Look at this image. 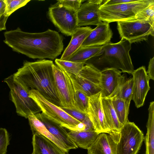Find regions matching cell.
<instances>
[{"label":"cell","instance_id":"3","mask_svg":"<svg viewBox=\"0 0 154 154\" xmlns=\"http://www.w3.org/2000/svg\"><path fill=\"white\" fill-rule=\"evenodd\" d=\"M131 44L125 39L116 43L111 42L103 45L100 52L88 60L85 64L91 65L100 71L113 68L132 74L134 70L129 54Z\"/></svg>","mask_w":154,"mask_h":154},{"label":"cell","instance_id":"8","mask_svg":"<svg viewBox=\"0 0 154 154\" xmlns=\"http://www.w3.org/2000/svg\"><path fill=\"white\" fill-rule=\"evenodd\" d=\"M48 15L53 24L63 34L71 36L79 27L77 12L56 3L49 8Z\"/></svg>","mask_w":154,"mask_h":154},{"label":"cell","instance_id":"5","mask_svg":"<svg viewBox=\"0 0 154 154\" xmlns=\"http://www.w3.org/2000/svg\"><path fill=\"white\" fill-rule=\"evenodd\" d=\"M154 0H139L117 5H101L99 11L102 21L109 23L133 19L136 15L152 3Z\"/></svg>","mask_w":154,"mask_h":154},{"label":"cell","instance_id":"38","mask_svg":"<svg viewBox=\"0 0 154 154\" xmlns=\"http://www.w3.org/2000/svg\"><path fill=\"white\" fill-rule=\"evenodd\" d=\"M32 154H33L32 153Z\"/></svg>","mask_w":154,"mask_h":154},{"label":"cell","instance_id":"21","mask_svg":"<svg viewBox=\"0 0 154 154\" xmlns=\"http://www.w3.org/2000/svg\"><path fill=\"white\" fill-rule=\"evenodd\" d=\"M102 103L106 120L111 130L112 136L117 142L123 126L118 120L112 106L111 99L102 97Z\"/></svg>","mask_w":154,"mask_h":154},{"label":"cell","instance_id":"20","mask_svg":"<svg viewBox=\"0 0 154 154\" xmlns=\"http://www.w3.org/2000/svg\"><path fill=\"white\" fill-rule=\"evenodd\" d=\"M93 30L89 26L78 27L71 35L70 41L60 59L67 60L81 46Z\"/></svg>","mask_w":154,"mask_h":154},{"label":"cell","instance_id":"30","mask_svg":"<svg viewBox=\"0 0 154 154\" xmlns=\"http://www.w3.org/2000/svg\"><path fill=\"white\" fill-rule=\"evenodd\" d=\"M131 20L145 21L154 27V2L137 14Z\"/></svg>","mask_w":154,"mask_h":154},{"label":"cell","instance_id":"31","mask_svg":"<svg viewBox=\"0 0 154 154\" xmlns=\"http://www.w3.org/2000/svg\"><path fill=\"white\" fill-rule=\"evenodd\" d=\"M5 5V15L8 17L18 9L25 6L30 0H3Z\"/></svg>","mask_w":154,"mask_h":154},{"label":"cell","instance_id":"35","mask_svg":"<svg viewBox=\"0 0 154 154\" xmlns=\"http://www.w3.org/2000/svg\"><path fill=\"white\" fill-rule=\"evenodd\" d=\"M5 5L3 0H0V31L6 29L5 24L8 17L5 16Z\"/></svg>","mask_w":154,"mask_h":154},{"label":"cell","instance_id":"10","mask_svg":"<svg viewBox=\"0 0 154 154\" xmlns=\"http://www.w3.org/2000/svg\"><path fill=\"white\" fill-rule=\"evenodd\" d=\"M66 74L70 77L73 86L80 89L89 97L101 92V71L93 66L85 64L77 75Z\"/></svg>","mask_w":154,"mask_h":154},{"label":"cell","instance_id":"16","mask_svg":"<svg viewBox=\"0 0 154 154\" xmlns=\"http://www.w3.org/2000/svg\"><path fill=\"white\" fill-rule=\"evenodd\" d=\"M35 115L49 132L63 143L68 150L78 148L64 128L60 126L58 123L48 119L42 113H37Z\"/></svg>","mask_w":154,"mask_h":154},{"label":"cell","instance_id":"25","mask_svg":"<svg viewBox=\"0 0 154 154\" xmlns=\"http://www.w3.org/2000/svg\"><path fill=\"white\" fill-rule=\"evenodd\" d=\"M103 46H81L67 61L85 63L88 59L97 55Z\"/></svg>","mask_w":154,"mask_h":154},{"label":"cell","instance_id":"11","mask_svg":"<svg viewBox=\"0 0 154 154\" xmlns=\"http://www.w3.org/2000/svg\"><path fill=\"white\" fill-rule=\"evenodd\" d=\"M53 75L61 107L76 109L74 90L69 75L57 65H53Z\"/></svg>","mask_w":154,"mask_h":154},{"label":"cell","instance_id":"34","mask_svg":"<svg viewBox=\"0 0 154 154\" xmlns=\"http://www.w3.org/2000/svg\"><path fill=\"white\" fill-rule=\"evenodd\" d=\"M61 108L67 113L81 123H82L88 116L87 113L82 112L75 109Z\"/></svg>","mask_w":154,"mask_h":154},{"label":"cell","instance_id":"36","mask_svg":"<svg viewBox=\"0 0 154 154\" xmlns=\"http://www.w3.org/2000/svg\"><path fill=\"white\" fill-rule=\"evenodd\" d=\"M146 73L149 79L154 80V57L150 59Z\"/></svg>","mask_w":154,"mask_h":154},{"label":"cell","instance_id":"2","mask_svg":"<svg viewBox=\"0 0 154 154\" xmlns=\"http://www.w3.org/2000/svg\"><path fill=\"white\" fill-rule=\"evenodd\" d=\"M52 61L38 60L26 61L13 75L14 78L27 90L38 91L46 100L60 106L53 75Z\"/></svg>","mask_w":154,"mask_h":154},{"label":"cell","instance_id":"4","mask_svg":"<svg viewBox=\"0 0 154 154\" xmlns=\"http://www.w3.org/2000/svg\"><path fill=\"white\" fill-rule=\"evenodd\" d=\"M29 97L40 108L42 113L47 118L69 131H84L85 125L67 113L60 107L45 99L37 90L29 91Z\"/></svg>","mask_w":154,"mask_h":154},{"label":"cell","instance_id":"22","mask_svg":"<svg viewBox=\"0 0 154 154\" xmlns=\"http://www.w3.org/2000/svg\"><path fill=\"white\" fill-rule=\"evenodd\" d=\"M70 137L78 147L87 149L94 142L99 134L93 131H69Z\"/></svg>","mask_w":154,"mask_h":154},{"label":"cell","instance_id":"12","mask_svg":"<svg viewBox=\"0 0 154 154\" xmlns=\"http://www.w3.org/2000/svg\"><path fill=\"white\" fill-rule=\"evenodd\" d=\"M87 114L96 132L98 134L105 133L112 136L111 130L105 118L101 92L89 97Z\"/></svg>","mask_w":154,"mask_h":154},{"label":"cell","instance_id":"26","mask_svg":"<svg viewBox=\"0 0 154 154\" xmlns=\"http://www.w3.org/2000/svg\"><path fill=\"white\" fill-rule=\"evenodd\" d=\"M112 102L118 120L123 126L128 121L129 112L127 110L124 101L118 96L112 98Z\"/></svg>","mask_w":154,"mask_h":154},{"label":"cell","instance_id":"27","mask_svg":"<svg viewBox=\"0 0 154 154\" xmlns=\"http://www.w3.org/2000/svg\"><path fill=\"white\" fill-rule=\"evenodd\" d=\"M55 62L57 66L67 74L78 75L84 66V63L73 62L56 59Z\"/></svg>","mask_w":154,"mask_h":154},{"label":"cell","instance_id":"17","mask_svg":"<svg viewBox=\"0 0 154 154\" xmlns=\"http://www.w3.org/2000/svg\"><path fill=\"white\" fill-rule=\"evenodd\" d=\"M113 35L109 23L102 22L91 32L81 46H100L111 42Z\"/></svg>","mask_w":154,"mask_h":154},{"label":"cell","instance_id":"29","mask_svg":"<svg viewBox=\"0 0 154 154\" xmlns=\"http://www.w3.org/2000/svg\"><path fill=\"white\" fill-rule=\"evenodd\" d=\"M73 88L76 109L82 112L87 113L89 97L80 89L74 87Z\"/></svg>","mask_w":154,"mask_h":154},{"label":"cell","instance_id":"1","mask_svg":"<svg viewBox=\"0 0 154 154\" xmlns=\"http://www.w3.org/2000/svg\"><path fill=\"white\" fill-rule=\"evenodd\" d=\"M4 43L13 51L30 58L54 60L63 50V38L50 29L40 33L23 32L19 27L4 33Z\"/></svg>","mask_w":154,"mask_h":154},{"label":"cell","instance_id":"15","mask_svg":"<svg viewBox=\"0 0 154 154\" xmlns=\"http://www.w3.org/2000/svg\"><path fill=\"white\" fill-rule=\"evenodd\" d=\"M103 2V0H89L82 4L77 12L79 27L89 25L97 26L102 22L99 11Z\"/></svg>","mask_w":154,"mask_h":154},{"label":"cell","instance_id":"7","mask_svg":"<svg viewBox=\"0 0 154 154\" xmlns=\"http://www.w3.org/2000/svg\"><path fill=\"white\" fill-rule=\"evenodd\" d=\"M144 136L134 122L129 121L121 128L116 145V154H137Z\"/></svg>","mask_w":154,"mask_h":154},{"label":"cell","instance_id":"6","mask_svg":"<svg viewBox=\"0 0 154 154\" xmlns=\"http://www.w3.org/2000/svg\"><path fill=\"white\" fill-rule=\"evenodd\" d=\"M4 82L10 90V99L14 103L18 115L28 119L30 115L41 112L37 104L29 97V91L14 78L13 74L5 79Z\"/></svg>","mask_w":154,"mask_h":154},{"label":"cell","instance_id":"18","mask_svg":"<svg viewBox=\"0 0 154 154\" xmlns=\"http://www.w3.org/2000/svg\"><path fill=\"white\" fill-rule=\"evenodd\" d=\"M32 143L33 154H69V151L62 149L40 134L33 135Z\"/></svg>","mask_w":154,"mask_h":154},{"label":"cell","instance_id":"32","mask_svg":"<svg viewBox=\"0 0 154 154\" xmlns=\"http://www.w3.org/2000/svg\"><path fill=\"white\" fill-rule=\"evenodd\" d=\"M10 144L9 135L5 128H0V154H6Z\"/></svg>","mask_w":154,"mask_h":154},{"label":"cell","instance_id":"33","mask_svg":"<svg viewBox=\"0 0 154 154\" xmlns=\"http://www.w3.org/2000/svg\"><path fill=\"white\" fill-rule=\"evenodd\" d=\"M84 1L82 0H59L57 1L56 4L73 9L77 12L80 8L82 2Z\"/></svg>","mask_w":154,"mask_h":154},{"label":"cell","instance_id":"9","mask_svg":"<svg viewBox=\"0 0 154 154\" xmlns=\"http://www.w3.org/2000/svg\"><path fill=\"white\" fill-rule=\"evenodd\" d=\"M117 24L121 39L131 44L146 41L149 35L154 36V27L146 22L131 19L117 22Z\"/></svg>","mask_w":154,"mask_h":154},{"label":"cell","instance_id":"23","mask_svg":"<svg viewBox=\"0 0 154 154\" xmlns=\"http://www.w3.org/2000/svg\"><path fill=\"white\" fill-rule=\"evenodd\" d=\"M146 124L147 132L144 136L145 154H154V102H150Z\"/></svg>","mask_w":154,"mask_h":154},{"label":"cell","instance_id":"28","mask_svg":"<svg viewBox=\"0 0 154 154\" xmlns=\"http://www.w3.org/2000/svg\"><path fill=\"white\" fill-rule=\"evenodd\" d=\"M133 83V77L125 80L120 88L118 93L116 96L119 97L124 101L128 112L130 102L132 100Z\"/></svg>","mask_w":154,"mask_h":154},{"label":"cell","instance_id":"13","mask_svg":"<svg viewBox=\"0 0 154 154\" xmlns=\"http://www.w3.org/2000/svg\"><path fill=\"white\" fill-rule=\"evenodd\" d=\"M119 70L107 68L101 71L100 87L102 97L112 98L118 94L125 80Z\"/></svg>","mask_w":154,"mask_h":154},{"label":"cell","instance_id":"37","mask_svg":"<svg viewBox=\"0 0 154 154\" xmlns=\"http://www.w3.org/2000/svg\"><path fill=\"white\" fill-rule=\"evenodd\" d=\"M136 0H103L102 5H109L134 2Z\"/></svg>","mask_w":154,"mask_h":154},{"label":"cell","instance_id":"19","mask_svg":"<svg viewBox=\"0 0 154 154\" xmlns=\"http://www.w3.org/2000/svg\"><path fill=\"white\" fill-rule=\"evenodd\" d=\"M116 142L111 135L99 134L95 141L87 149L88 154H116Z\"/></svg>","mask_w":154,"mask_h":154},{"label":"cell","instance_id":"14","mask_svg":"<svg viewBox=\"0 0 154 154\" xmlns=\"http://www.w3.org/2000/svg\"><path fill=\"white\" fill-rule=\"evenodd\" d=\"M133 86L132 100L136 107L138 108L142 106L147 94L150 90L149 79L145 67L142 66L134 70L132 73Z\"/></svg>","mask_w":154,"mask_h":154},{"label":"cell","instance_id":"24","mask_svg":"<svg viewBox=\"0 0 154 154\" xmlns=\"http://www.w3.org/2000/svg\"><path fill=\"white\" fill-rule=\"evenodd\" d=\"M28 119L33 135L35 134H41L51 140L62 149L69 151L63 143L49 132L44 125L36 117L35 114L30 115Z\"/></svg>","mask_w":154,"mask_h":154}]
</instances>
